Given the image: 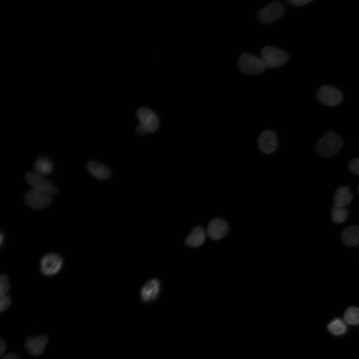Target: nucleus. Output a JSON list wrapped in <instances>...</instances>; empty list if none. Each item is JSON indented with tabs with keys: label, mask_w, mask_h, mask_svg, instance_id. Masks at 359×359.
Instances as JSON below:
<instances>
[{
	"label": "nucleus",
	"mask_w": 359,
	"mask_h": 359,
	"mask_svg": "<svg viewBox=\"0 0 359 359\" xmlns=\"http://www.w3.org/2000/svg\"><path fill=\"white\" fill-rule=\"evenodd\" d=\"M140 124L137 131L140 135L155 132L159 126V121L156 113L147 108H140L137 112Z\"/></svg>",
	"instance_id": "7ed1b4c3"
},
{
	"label": "nucleus",
	"mask_w": 359,
	"mask_h": 359,
	"mask_svg": "<svg viewBox=\"0 0 359 359\" xmlns=\"http://www.w3.org/2000/svg\"><path fill=\"white\" fill-rule=\"evenodd\" d=\"M312 1V0H289L288 2L294 6H302Z\"/></svg>",
	"instance_id": "393cba45"
},
{
	"label": "nucleus",
	"mask_w": 359,
	"mask_h": 359,
	"mask_svg": "<svg viewBox=\"0 0 359 359\" xmlns=\"http://www.w3.org/2000/svg\"><path fill=\"white\" fill-rule=\"evenodd\" d=\"M205 239L204 229L200 226L194 228L187 235L185 240L186 245L191 247H196L203 243Z\"/></svg>",
	"instance_id": "dca6fc26"
},
{
	"label": "nucleus",
	"mask_w": 359,
	"mask_h": 359,
	"mask_svg": "<svg viewBox=\"0 0 359 359\" xmlns=\"http://www.w3.org/2000/svg\"><path fill=\"white\" fill-rule=\"evenodd\" d=\"M278 142L276 134L271 130L262 132L258 139L260 150L265 154L273 152L277 147Z\"/></svg>",
	"instance_id": "9d476101"
},
{
	"label": "nucleus",
	"mask_w": 359,
	"mask_h": 359,
	"mask_svg": "<svg viewBox=\"0 0 359 359\" xmlns=\"http://www.w3.org/2000/svg\"><path fill=\"white\" fill-rule=\"evenodd\" d=\"M25 179L32 188L51 196L55 195L57 192L56 187L53 184L45 179L43 176L35 172L27 173L25 176Z\"/></svg>",
	"instance_id": "0eeeda50"
},
{
	"label": "nucleus",
	"mask_w": 359,
	"mask_h": 359,
	"mask_svg": "<svg viewBox=\"0 0 359 359\" xmlns=\"http://www.w3.org/2000/svg\"><path fill=\"white\" fill-rule=\"evenodd\" d=\"M48 341V338L45 335L29 337L25 342V348L31 355L39 356L43 353Z\"/></svg>",
	"instance_id": "f8f14e48"
},
{
	"label": "nucleus",
	"mask_w": 359,
	"mask_h": 359,
	"mask_svg": "<svg viewBox=\"0 0 359 359\" xmlns=\"http://www.w3.org/2000/svg\"><path fill=\"white\" fill-rule=\"evenodd\" d=\"M344 320L348 325H359V308L356 307H349L345 313Z\"/></svg>",
	"instance_id": "6ab92c4d"
},
{
	"label": "nucleus",
	"mask_w": 359,
	"mask_h": 359,
	"mask_svg": "<svg viewBox=\"0 0 359 359\" xmlns=\"http://www.w3.org/2000/svg\"><path fill=\"white\" fill-rule=\"evenodd\" d=\"M348 168L352 172L359 175V158L351 160L348 163Z\"/></svg>",
	"instance_id": "5701e85b"
},
{
	"label": "nucleus",
	"mask_w": 359,
	"mask_h": 359,
	"mask_svg": "<svg viewBox=\"0 0 359 359\" xmlns=\"http://www.w3.org/2000/svg\"><path fill=\"white\" fill-rule=\"evenodd\" d=\"M1 359H20L16 354L10 353L4 356Z\"/></svg>",
	"instance_id": "a878e982"
},
{
	"label": "nucleus",
	"mask_w": 359,
	"mask_h": 359,
	"mask_svg": "<svg viewBox=\"0 0 359 359\" xmlns=\"http://www.w3.org/2000/svg\"><path fill=\"white\" fill-rule=\"evenodd\" d=\"M358 192H359V185H358Z\"/></svg>",
	"instance_id": "c85d7f7f"
},
{
	"label": "nucleus",
	"mask_w": 359,
	"mask_h": 359,
	"mask_svg": "<svg viewBox=\"0 0 359 359\" xmlns=\"http://www.w3.org/2000/svg\"><path fill=\"white\" fill-rule=\"evenodd\" d=\"M63 257L56 252H50L43 256L39 262V271L45 276L57 275L63 268Z\"/></svg>",
	"instance_id": "f03ea898"
},
{
	"label": "nucleus",
	"mask_w": 359,
	"mask_h": 359,
	"mask_svg": "<svg viewBox=\"0 0 359 359\" xmlns=\"http://www.w3.org/2000/svg\"><path fill=\"white\" fill-rule=\"evenodd\" d=\"M160 291V282L157 279L149 281L141 289L140 295L142 300L149 302L154 300Z\"/></svg>",
	"instance_id": "ddd939ff"
},
{
	"label": "nucleus",
	"mask_w": 359,
	"mask_h": 359,
	"mask_svg": "<svg viewBox=\"0 0 359 359\" xmlns=\"http://www.w3.org/2000/svg\"><path fill=\"white\" fill-rule=\"evenodd\" d=\"M328 330L333 335L339 336L344 334L347 331L345 322L341 319H335L328 326Z\"/></svg>",
	"instance_id": "aec40b11"
},
{
	"label": "nucleus",
	"mask_w": 359,
	"mask_h": 359,
	"mask_svg": "<svg viewBox=\"0 0 359 359\" xmlns=\"http://www.w3.org/2000/svg\"><path fill=\"white\" fill-rule=\"evenodd\" d=\"M5 349H6L5 343L3 340H2L1 339L0 342V356L2 355V354L5 352Z\"/></svg>",
	"instance_id": "bb28decb"
},
{
	"label": "nucleus",
	"mask_w": 359,
	"mask_h": 359,
	"mask_svg": "<svg viewBox=\"0 0 359 359\" xmlns=\"http://www.w3.org/2000/svg\"><path fill=\"white\" fill-rule=\"evenodd\" d=\"M11 303V298L7 295L0 297V311L1 312L5 310Z\"/></svg>",
	"instance_id": "b1692460"
},
{
	"label": "nucleus",
	"mask_w": 359,
	"mask_h": 359,
	"mask_svg": "<svg viewBox=\"0 0 359 359\" xmlns=\"http://www.w3.org/2000/svg\"><path fill=\"white\" fill-rule=\"evenodd\" d=\"M317 97L323 104L334 106L340 104L343 100V94L336 88L330 86H323L318 90Z\"/></svg>",
	"instance_id": "1a4fd4ad"
},
{
	"label": "nucleus",
	"mask_w": 359,
	"mask_h": 359,
	"mask_svg": "<svg viewBox=\"0 0 359 359\" xmlns=\"http://www.w3.org/2000/svg\"><path fill=\"white\" fill-rule=\"evenodd\" d=\"M9 287L8 277L4 274H2L0 279V297L7 295Z\"/></svg>",
	"instance_id": "4be33fe9"
},
{
	"label": "nucleus",
	"mask_w": 359,
	"mask_h": 359,
	"mask_svg": "<svg viewBox=\"0 0 359 359\" xmlns=\"http://www.w3.org/2000/svg\"><path fill=\"white\" fill-rule=\"evenodd\" d=\"M4 237H5V236H4V233L1 231L0 233V243L1 246L3 244V242H4Z\"/></svg>",
	"instance_id": "cd10ccee"
},
{
	"label": "nucleus",
	"mask_w": 359,
	"mask_h": 359,
	"mask_svg": "<svg viewBox=\"0 0 359 359\" xmlns=\"http://www.w3.org/2000/svg\"><path fill=\"white\" fill-rule=\"evenodd\" d=\"M35 173L42 176L50 174L53 169L52 162L46 157H41L34 164Z\"/></svg>",
	"instance_id": "a211bd4d"
},
{
	"label": "nucleus",
	"mask_w": 359,
	"mask_h": 359,
	"mask_svg": "<svg viewBox=\"0 0 359 359\" xmlns=\"http://www.w3.org/2000/svg\"><path fill=\"white\" fill-rule=\"evenodd\" d=\"M331 214L332 219L334 222L341 223L347 219L348 211L345 207L335 205L332 209Z\"/></svg>",
	"instance_id": "412c9836"
},
{
	"label": "nucleus",
	"mask_w": 359,
	"mask_h": 359,
	"mask_svg": "<svg viewBox=\"0 0 359 359\" xmlns=\"http://www.w3.org/2000/svg\"><path fill=\"white\" fill-rule=\"evenodd\" d=\"M341 237L344 243L349 246H354L359 244V226L353 225L345 228L343 231Z\"/></svg>",
	"instance_id": "f3484780"
},
{
	"label": "nucleus",
	"mask_w": 359,
	"mask_h": 359,
	"mask_svg": "<svg viewBox=\"0 0 359 359\" xmlns=\"http://www.w3.org/2000/svg\"><path fill=\"white\" fill-rule=\"evenodd\" d=\"M86 168L88 172L99 180H106L111 176L110 170L103 164L91 161L87 163Z\"/></svg>",
	"instance_id": "2eb2a0df"
},
{
	"label": "nucleus",
	"mask_w": 359,
	"mask_h": 359,
	"mask_svg": "<svg viewBox=\"0 0 359 359\" xmlns=\"http://www.w3.org/2000/svg\"><path fill=\"white\" fill-rule=\"evenodd\" d=\"M343 145L342 138L332 131L326 132L316 144V151L323 157H332L338 153Z\"/></svg>",
	"instance_id": "f257e3e1"
},
{
	"label": "nucleus",
	"mask_w": 359,
	"mask_h": 359,
	"mask_svg": "<svg viewBox=\"0 0 359 359\" xmlns=\"http://www.w3.org/2000/svg\"><path fill=\"white\" fill-rule=\"evenodd\" d=\"M352 199V191L350 187L346 185L338 187L333 196L335 205L339 206L345 207L351 202Z\"/></svg>",
	"instance_id": "4468645a"
},
{
	"label": "nucleus",
	"mask_w": 359,
	"mask_h": 359,
	"mask_svg": "<svg viewBox=\"0 0 359 359\" xmlns=\"http://www.w3.org/2000/svg\"><path fill=\"white\" fill-rule=\"evenodd\" d=\"M260 58L266 68H275L284 65L288 59V55L276 47L267 46L262 49Z\"/></svg>",
	"instance_id": "20e7f679"
},
{
	"label": "nucleus",
	"mask_w": 359,
	"mask_h": 359,
	"mask_svg": "<svg viewBox=\"0 0 359 359\" xmlns=\"http://www.w3.org/2000/svg\"><path fill=\"white\" fill-rule=\"evenodd\" d=\"M24 201L32 208L42 209L50 204L52 198L48 194L31 188L25 194Z\"/></svg>",
	"instance_id": "6e6552de"
},
{
	"label": "nucleus",
	"mask_w": 359,
	"mask_h": 359,
	"mask_svg": "<svg viewBox=\"0 0 359 359\" xmlns=\"http://www.w3.org/2000/svg\"><path fill=\"white\" fill-rule=\"evenodd\" d=\"M228 231L227 223L219 218L212 219L208 223L207 233L210 238L218 240L224 237Z\"/></svg>",
	"instance_id": "9b49d317"
},
{
	"label": "nucleus",
	"mask_w": 359,
	"mask_h": 359,
	"mask_svg": "<svg viewBox=\"0 0 359 359\" xmlns=\"http://www.w3.org/2000/svg\"><path fill=\"white\" fill-rule=\"evenodd\" d=\"M284 12L283 5L279 1H274L261 9L257 13V17L261 22L268 24L279 19Z\"/></svg>",
	"instance_id": "423d86ee"
},
{
	"label": "nucleus",
	"mask_w": 359,
	"mask_h": 359,
	"mask_svg": "<svg viewBox=\"0 0 359 359\" xmlns=\"http://www.w3.org/2000/svg\"><path fill=\"white\" fill-rule=\"evenodd\" d=\"M238 64L242 72L249 75L259 74L266 68L260 57L247 52L240 55Z\"/></svg>",
	"instance_id": "39448f33"
}]
</instances>
